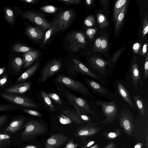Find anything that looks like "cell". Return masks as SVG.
Masks as SVG:
<instances>
[{
    "label": "cell",
    "mask_w": 148,
    "mask_h": 148,
    "mask_svg": "<svg viewBox=\"0 0 148 148\" xmlns=\"http://www.w3.org/2000/svg\"><path fill=\"white\" fill-rule=\"evenodd\" d=\"M95 19L92 14L89 15L86 17L84 21V25L88 27L93 26L95 25Z\"/></svg>",
    "instance_id": "1f68e13d"
},
{
    "label": "cell",
    "mask_w": 148,
    "mask_h": 148,
    "mask_svg": "<svg viewBox=\"0 0 148 148\" xmlns=\"http://www.w3.org/2000/svg\"><path fill=\"white\" fill-rule=\"evenodd\" d=\"M32 50L33 49L29 47L18 43L14 45L12 51L13 52L25 53Z\"/></svg>",
    "instance_id": "d4e9b609"
},
{
    "label": "cell",
    "mask_w": 148,
    "mask_h": 148,
    "mask_svg": "<svg viewBox=\"0 0 148 148\" xmlns=\"http://www.w3.org/2000/svg\"><path fill=\"white\" fill-rule=\"evenodd\" d=\"M23 111L25 113L31 115L38 117L42 116V115L41 114L36 111L27 109H24L23 110Z\"/></svg>",
    "instance_id": "b9f144b4"
},
{
    "label": "cell",
    "mask_w": 148,
    "mask_h": 148,
    "mask_svg": "<svg viewBox=\"0 0 148 148\" xmlns=\"http://www.w3.org/2000/svg\"><path fill=\"white\" fill-rule=\"evenodd\" d=\"M97 21L99 27L101 28L108 26L109 23L106 16L103 14L99 13L97 15Z\"/></svg>",
    "instance_id": "f1b7e54d"
},
{
    "label": "cell",
    "mask_w": 148,
    "mask_h": 148,
    "mask_svg": "<svg viewBox=\"0 0 148 148\" xmlns=\"http://www.w3.org/2000/svg\"><path fill=\"white\" fill-rule=\"evenodd\" d=\"M46 130V127L42 124L36 120L31 121L26 125L22 133L21 139L23 140H27L32 138L44 133Z\"/></svg>",
    "instance_id": "7a4b0ae2"
},
{
    "label": "cell",
    "mask_w": 148,
    "mask_h": 148,
    "mask_svg": "<svg viewBox=\"0 0 148 148\" xmlns=\"http://www.w3.org/2000/svg\"><path fill=\"white\" fill-rule=\"evenodd\" d=\"M41 93L45 103L49 109L51 111H54L55 108L47 93L43 91H42Z\"/></svg>",
    "instance_id": "f546056e"
},
{
    "label": "cell",
    "mask_w": 148,
    "mask_h": 148,
    "mask_svg": "<svg viewBox=\"0 0 148 148\" xmlns=\"http://www.w3.org/2000/svg\"><path fill=\"white\" fill-rule=\"evenodd\" d=\"M121 53V51L120 49L116 51L114 54L111 59V62L113 64L115 63L117 60Z\"/></svg>",
    "instance_id": "f6af8a7d"
},
{
    "label": "cell",
    "mask_w": 148,
    "mask_h": 148,
    "mask_svg": "<svg viewBox=\"0 0 148 148\" xmlns=\"http://www.w3.org/2000/svg\"><path fill=\"white\" fill-rule=\"evenodd\" d=\"M108 47V42L107 39L104 38L102 39L101 48L99 52H104L106 51Z\"/></svg>",
    "instance_id": "d590c367"
},
{
    "label": "cell",
    "mask_w": 148,
    "mask_h": 148,
    "mask_svg": "<svg viewBox=\"0 0 148 148\" xmlns=\"http://www.w3.org/2000/svg\"><path fill=\"white\" fill-rule=\"evenodd\" d=\"M3 9L5 19L9 24L14 25V16L13 9L10 7L6 6H4Z\"/></svg>",
    "instance_id": "603a6c76"
},
{
    "label": "cell",
    "mask_w": 148,
    "mask_h": 148,
    "mask_svg": "<svg viewBox=\"0 0 148 148\" xmlns=\"http://www.w3.org/2000/svg\"><path fill=\"white\" fill-rule=\"evenodd\" d=\"M88 61L92 68L99 73L105 74L106 66L110 65L109 62L95 56L89 58Z\"/></svg>",
    "instance_id": "4fadbf2b"
},
{
    "label": "cell",
    "mask_w": 148,
    "mask_h": 148,
    "mask_svg": "<svg viewBox=\"0 0 148 148\" xmlns=\"http://www.w3.org/2000/svg\"><path fill=\"white\" fill-rule=\"evenodd\" d=\"M23 148H39L37 146L34 145H28L25 146Z\"/></svg>",
    "instance_id": "9f6ffc18"
},
{
    "label": "cell",
    "mask_w": 148,
    "mask_h": 148,
    "mask_svg": "<svg viewBox=\"0 0 148 148\" xmlns=\"http://www.w3.org/2000/svg\"><path fill=\"white\" fill-rule=\"evenodd\" d=\"M24 120V118L22 117L13 121L7 127V130H10L13 133L17 132L22 125Z\"/></svg>",
    "instance_id": "ffe728a7"
},
{
    "label": "cell",
    "mask_w": 148,
    "mask_h": 148,
    "mask_svg": "<svg viewBox=\"0 0 148 148\" xmlns=\"http://www.w3.org/2000/svg\"><path fill=\"white\" fill-rule=\"evenodd\" d=\"M8 77L7 75H5L0 78V87L3 86L7 82Z\"/></svg>",
    "instance_id": "7dc6e473"
},
{
    "label": "cell",
    "mask_w": 148,
    "mask_h": 148,
    "mask_svg": "<svg viewBox=\"0 0 148 148\" xmlns=\"http://www.w3.org/2000/svg\"><path fill=\"white\" fill-rule=\"evenodd\" d=\"M62 66L61 62L59 60L54 59L48 62L42 71L40 82H43L56 73Z\"/></svg>",
    "instance_id": "8992f818"
},
{
    "label": "cell",
    "mask_w": 148,
    "mask_h": 148,
    "mask_svg": "<svg viewBox=\"0 0 148 148\" xmlns=\"http://www.w3.org/2000/svg\"><path fill=\"white\" fill-rule=\"evenodd\" d=\"M136 57L134 56L131 66V74L132 83L136 88L138 89V83L140 86L142 87L143 82L140 76L138 65L136 62Z\"/></svg>",
    "instance_id": "9a60e30c"
},
{
    "label": "cell",
    "mask_w": 148,
    "mask_h": 148,
    "mask_svg": "<svg viewBox=\"0 0 148 148\" xmlns=\"http://www.w3.org/2000/svg\"><path fill=\"white\" fill-rule=\"evenodd\" d=\"M65 94L71 103L74 107L78 114H81L80 108L88 113L95 114L94 112L91 109L89 105L85 99L75 96L66 91H65Z\"/></svg>",
    "instance_id": "5b68a950"
},
{
    "label": "cell",
    "mask_w": 148,
    "mask_h": 148,
    "mask_svg": "<svg viewBox=\"0 0 148 148\" xmlns=\"http://www.w3.org/2000/svg\"><path fill=\"white\" fill-rule=\"evenodd\" d=\"M127 1H127L124 5L122 11L119 14L116 21L115 30L116 33L118 32L122 25L127 9L128 3Z\"/></svg>",
    "instance_id": "7402d4cb"
},
{
    "label": "cell",
    "mask_w": 148,
    "mask_h": 148,
    "mask_svg": "<svg viewBox=\"0 0 148 148\" xmlns=\"http://www.w3.org/2000/svg\"><path fill=\"white\" fill-rule=\"evenodd\" d=\"M23 18L27 19L36 25L38 26L44 31L48 29L51 23L48 22L44 16L40 14L34 12L30 11H26L22 15Z\"/></svg>",
    "instance_id": "277c9868"
},
{
    "label": "cell",
    "mask_w": 148,
    "mask_h": 148,
    "mask_svg": "<svg viewBox=\"0 0 148 148\" xmlns=\"http://www.w3.org/2000/svg\"><path fill=\"white\" fill-rule=\"evenodd\" d=\"M31 86L29 82H26L15 85L7 88L5 90L7 93L18 94H23L27 92Z\"/></svg>",
    "instance_id": "2e32d148"
},
{
    "label": "cell",
    "mask_w": 148,
    "mask_h": 148,
    "mask_svg": "<svg viewBox=\"0 0 148 148\" xmlns=\"http://www.w3.org/2000/svg\"><path fill=\"white\" fill-rule=\"evenodd\" d=\"M67 139L68 137L64 135L53 134L47 140L44 148H58L64 144Z\"/></svg>",
    "instance_id": "7c38bea8"
},
{
    "label": "cell",
    "mask_w": 148,
    "mask_h": 148,
    "mask_svg": "<svg viewBox=\"0 0 148 148\" xmlns=\"http://www.w3.org/2000/svg\"><path fill=\"white\" fill-rule=\"evenodd\" d=\"M144 77L145 79H147L148 77V54L147 53L145 59L144 69Z\"/></svg>",
    "instance_id": "60d3db41"
},
{
    "label": "cell",
    "mask_w": 148,
    "mask_h": 148,
    "mask_svg": "<svg viewBox=\"0 0 148 148\" xmlns=\"http://www.w3.org/2000/svg\"><path fill=\"white\" fill-rule=\"evenodd\" d=\"M140 146L139 145H136L135 147V148H140Z\"/></svg>",
    "instance_id": "94428289"
},
{
    "label": "cell",
    "mask_w": 148,
    "mask_h": 148,
    "mask_svg": "<svg viewBox=\"0 0 148 148\" xmlns=\"http://www.w3.org/2000/svg\"><path fill=\"white\" fill-rule=\"evenodd\" d=\"M85 80L94 93L109 99H112L113 98V95L111 92L94 80L86 78Z\"/></svg>",
    "instance_id": "9c48e42d"
},
{
    "label": "cell",
    "mask_w": 148,
    "mask_h": 148,
    "mask_svg": "<svg viewBox=\"0 0 148 148\" xmlns=\"http://www.w3.org/2000/svg\"><path fill=\"white\" fill-rule=\"evenodd\" d=\"M6 119V116L5 115L0 116V127L5 123Z\"/></svg>",
    "instance_id": "816d5d0a"
},
{
    "label": "cell",
    "mask_w": 148,
    "mask_h": 148,
    "mask_svg": "<svg viewBox=\"0 0 148 148\" xmlns=\"http://www.w3.org/2000/svg\"><path fill=\"white\" fill-rule=\"evenodd\" d=\"M78 145V143H74L73 140H71L63 148H77Z\"/></svg>",
    "instance_id": "bcb514c9"
},
{
    "label": "cell",
    "mask_w": 148,
    "mask_h": 148,
    "mask_svg": "<svg viewBox=\"0 0 148 148\" xmlns=\"http://www.w3.org/2000/svg\"><path fill=\"white\" fill-rule=\"evenodd\" d=\"M122 114L123 116V124L125 129L126 130H129L130 128V123L129 121L127 119V114L123 112Z\"/></svg>",
    "instance_id": "f35d334b"
},
{
    "label": "cell",
    "mask_w": 148,
    "mask_h": 148,
    "mask_svg": "<svg viewBox=\"0 0 148 148\" xmlns=\"http://www.w3.org/2000/svg\"><path fill=\"white\" fill-rule=\"evenodd\" d=\"M74 16L73 11L67 9L59 13L56 18L60 30H64L70 25Z\"/></svg>",
    "instance_id": "ba28073f"
},
{
    "label": "cell",
    "mask_w": 148,
    "mask_h": 148,
    "mask_svg": "<svg viewBox=\"0 0 148 148\" xmlns=\"http://www.w3.org/2000/svg\"><path fill=\"white\" fill-rule=\"evenodd\" d=\"M72 61L73 64V67L75 70L79 72L86 75L95 80L99 81L103 84L105 83L103 79L94 73L80 61L77 59L74 58L72 60Z\"/></svg>",
    "instance_id": "8fae6325"
},
{
    "label": "cell",
    "mask_w": 148,
    "mask_h": 148,
    "mask_svg": "<svg viewBox=\"0 0 148 148\" xmlns=\"http://www.w3.org/2000/svg\"><path fill=\"white\" fill-rule=\"evenodd\" d=\"M63 113L75 123L80 124L81 123L80 119L77 115V113H75L73 111L69 110H63Z\"/></svg>",
    "instance_id": "83f0119b"
},
{
    "label": "cell",
    "mask_w": 148,
    "mask_h": 148,
    "mask_svg": "<svg viewBox=\"0 0 148 148\" xmlns=\"http://www.w3.org/2000/svg\"><path fill=\"white\" fill-rule=\"evenodd\" d=\"M38 66V64L36 63L23 73L18 78L17 82L24 81L29 78L36 71Z\"/></svg>",
    "instance_id": "44dd1931"
},
{
    "label": "cell",
    "mask_w": 148,
    "mask_h": 148,
    "mask_svg": "<svg viewBox=\"0 0 148 148\" xmlns=\"http://www.w3.org/2000/svg\"><path fill=\"white\" fill-rule=\"evenodd\" d=\"M102 39L101 38H98L95 40L93 49L94 51H99L100 50Z\"/></svg>",
    "instance_id": "74e56055"
},
{
    "label": "cell",
    "mask_w": 148,
    "mask_h": 148,
    "mask_svg": "<svg viewBox=\"0 0 148 148\" xmlns=\"http://www.w3.org/2000/svg\"><path fill=\"white\" fill-rule=\"evenodd\" d=\"M67 38L70 44L69 48L73 52L84 48L85 45L87 44L85 36L80 32H73L67 36Z\"/></svg>",
    "instance_id": "3957f363"
},
{
    "label": "cell",
    "mask_w": 148,
    "mask_h": 148,
    "mask_svg": "<svg viewBox=\"0 0 148 148\" xmlns=\"http://www.w3.org/2000/svg\"><path fill=\"white\" fill-rule=\"evenodd\" d=\"M39 52L37 50H32L24 53L23 54V61L24 67H28L39 57Z\"/></svg>",
    "instance_id": "e0dca14e"
},
{
    "label": "cell",
    "mask_w": 148,
    "mask_h": 148,
    "mask_svg": "<svg viewBox=\"0 0 148 148\" xmlns=\"http://www.w3.org/2000/svg\"><path fill=\"white\" fill-rule=\"evenodd\" d=\"M132 97L139 111L141 114L144 115L145 114V109L143 99L138 95L133 96Z\"/></svg>",
    "instance_id": "484cf974"
},
{
    "label": "cell",
    "mask_w": 148,
    "mask_h": 148,
    "mask_svg": "<svg viewBox=\"0 0 148 148\" xmlns=\"http://www.w3.org/2000/svg\"><path fill=\"white\" fill-rule=\"evenodd\" d=\"M117 88L119 94L123 99L131 107L134 109H136V107L132 101L128 92L121 83H119L118 84Z\"/></svg>",
    "instance_id": "d6986e66"
},
{
    "label": "cell",
    "mask_w": 148,
    "mask_h": 148,
    "mask_svg": "<svg viewBox=\"0 0 148 148\" xmlns=\"http://www.w3.org/2000/svg\"><path fill=\"white\" fill-rule=\"evenodd\" d=\"M40 9L45 12L51 14L55 13L57 10V8L56 7L52 5L43 6L41 7Z\"/></svg>",
    "instance_id": "d6a6232c"
},
{
    "label": "cell",
    "mask_w": 148,
    "mask_h": 148,
    "mask_svg": "<svg viewBox=\"0 0 148 148\" xmlns=\"http://www.w3.org/2000/svg\"><path fill=\"white\" fill-rule=\"evenodd\" d=\"M99 1L100 2L101 4H102V5L103 6H104L105 7H107V1L100 0H99Z\"/></svg>",
    "instance_id": "11a10c76"
},
{
    "label": "cell",
    "mask_w": 148,
    "mask_h": 148,
    "mask_svg": "<svg viewBox=\"0 0 148 148\" xmlns=\"http://www.w3.org/2000/svg\"><path fill=\"white\" fill-rule=\"evenodd\" d=\"M50 99L59 105L62 104L63 103L58 95L55 93H47Z\"/></svg>",
    "instance_id": "836d02e7"
},
{
    "label": "cell",
    "mask_w": 148,
    "mask_h": 148,
    "mask_svg": "<svg viewBox=\"0 0 148 148\" xmlns=\"http://www.w3.org/2000/svg\"><path fill=\"white\" fill-rule=\"evenodd\" d=\"M23 63V59L19 57H16L12 60V65L15 71H18L21 69Z\"/></svg>",
    "instance_id": "4316f807"
},
{
    "label": "cell",
    "mask_w": 148,
    "mask_h": 148,
    "mask_svg": "<svg viewBox=\"0 0 148 148\" xmlns=\"http://www.w3.org/2000/svg\"><path fill=\"white\" fill-rule=\"evenodd\" d=\"M97 31L96 28H89L87 30L86 32V34L90 39H92Z\"/></svg>",
    "instance_id": "ab89813d"
},
{
    "label": "cell",
    "mask_w": 148,
    "mask_h": 148,
    "mask_svg": "<svg viewBox=\"0 0 148 148\" xmlns=\"http://www.w3.org/2000/svg\"><path fill=\"white\" fill-rule=\"evenodd\" d=\"M4 98L16 103L24 107L32 108H37V105L32 100L23 96L5 93L1 95Z\"/></svg>",
    "instance_id": "52a82bcc"
},
{
    "label": "cell",
    "mask_w": 148,
    "mask_h": 148,
    "mask_svg": "<svg viewBox=\"0 0 148 148\" xmlns=\"http://www.w3.org/2000/svg\"><path fill=\"white\" fill-rule=\"evenodd\" d=\"M11 137L5 134H0V148L2 147L4 140L10 139Z\"/></svg>",
    "instance_id": "7bdbcfd3"
},
{
    "label": "cell",
    "mask_w": 148,
    "mask_h": 148,
    "mask_svg": "<svg viewBox=\"0 0 148 148\" xmlns=\"http://www.w3.org/2000/svg\"><path fill=\"white\" fill-rule=\"evenodd\" d=\"M60 30L58 22L55 18L54 20L51 23L50 26L49 28L46 32L42 46H43L45 45L52 36L55 33Z\"/></svg>",
    "instance_id": "ac0fdd59"
},
{
    "label": "cell",
    "mask_w": 148,
    "mask_h": 148,
    "mask_svg": "<svg viewBox=\"0 0 148 148\" xmlns=\"http://www.w3.org/2000/svg\"><path fill=\"white\" fill-rule=\"evenodd\" d=\"M127 1L126 0H119L115 3L113 11V17L115 21H116L119 14L122 11Z\"/></svg>",
    "instance_id": "cb8c5ba5"
},
{
    "label": "cell",
    "mask_w": 148,
    "mask_h": 148,
    "mask_svg": "<svg viewBox=\"0 0 148 148\" xmlns=\"http://www.w3.org/2000/svg\"><path fill=\"white\" fill-rule=\"evenodd\" d=\"M5 67L0 68V75L3 73L5 71Z\"/></svg>",
    "instance_id": "6f0895ef"
},
{
    "label": "cell",
    "mask_w": 148,
    "mask_h": 148,
    "mask_svg": "<svg viewBox=\"0 0 148 148\" xmlns=\"http://www.w3.org/2000/svg\"><path fill=\"white\" fill-rule=\"evenodd\" d=\"M108 136L110 137H114L116 136V134L114 133H110L108 134Z\"/></svg>",
    "instance_id": "680465c9"
},
{
    "label": "cell",
    "mask_w": 148,
    "mask_h": 148,
    "mask_svg": "<svg viewBox=\"0 0 148 148\" xmlns=\"http://www.w3.org/2000/svg\"><path fill=\"white\" fill-rule=\"evenodd\" d=\"M57 1L66 4L67 6L72 5H78L82 1L81 0H58Z\"/></svg>",
    "instance_id": "8d00e7d4"
},
{
    "label": "cell",
    "mask_w": 148,
    "mask_h": 148,
    "mask_svg": "<svg viewBox=\"0 0 148 148\" xmlns=\"http://www.w3.org/2000/svg\"><path fill=\"white\" fill-rule=\"evenodd\" d=\"M59 120L60 123L63 125L69 124L72 122V120L64 114L59 116Z\"/></svg>",
    "instance_id": "e575fe53"
},
{
    "label": "cell",
    "mask_w": 148,
    "mask_h": 148,
    "mask_svg": "<svg viewBox=\"0 0 148 148\" xmlns=\"http://www.w3.org/2000/svg\"><path fill=\"white\" fill-rule=\"evenodd\" d=\"M142 37L143 38L148 32V22L147 15L145 14L142 22Z\"/></svg>",
    "instance_id": "4dcf8cb0"
},
{
    "label": "cell",
    "mask_w": 148,
    "mask_h": 148,
    "mask_svg": "<svg viewBox=\"0 0 148 148\" xmlns=\"http://www.w3.org/2000/svg\"><path fill=\"white\" fill-rule=\"evenodd\" d=\"M94 1L93 0H86L85 3L87 7L90 6Z\"/></svg>",
    "instance_id": "db71d44e"
},
{
    "label": "cell",
    "mask_w": 148,
    "mask_h": 148,
    "mask_svg": "<svg viewBox=\"0 0 148 148\" xmlns=\"http://www.w3.org/2000/svg\"><path fill=\"white\" fill-rule=\"evenodd\" d=\"M147 43H145L143 45L142 50L141 53L142 55L143 56H144L146 55V54L147 53Z\"/></svg>",
    "instance_id": "681fc988"
},
{
    "label": "cell",
    "mask_w": 148,
    "mask_h": 148,
    "mask_svg": "<svg viewBox=\"0 0 148 148\" xmlns=\"http://www.w3.org/2000/svg\"><path fill=\"white\" fill-rule=\"evenodd\" d=\"M133 48L135 53L140 54L141 53V47L139 43L137 42L135 43L133 46Z\"/></svg>",
    "instance_id": "ee69618b"
},
{
    "label": "cell",
    "mask_w": 148,
    "mask_h": 148,
    "mask_svg": "<svg viewBox=\"0 0 148 148\" xmlns=\"http://www.w3.org/2000/svg\"><path fill=\"white\" fill-rule=\"evenodd\" d=\"M94 142L93 141H92L90 142L87 144V147H89L90 146H91L94 143Z\"/></svg>",
    "instance_id": "91938a15"
},
{
    "label": "cell",
    "mask_w": 148,
    "mask_h": 148,
    "mask_svg": "<svg viewBox=\"0 0 148 148\" xmlns=\"http://www.w3.org/2000/svg\"><path fill=\"white\" fill-rule=\"evenodd\" d=\"M55 80L69 88L77 91L84 95L93 99L95 98L86 86L78 81L64 75H60L57 77Z\"/></svg>",
    "instance_id": "6da1fadb"
},
{
    "label": "cell",
    "mask_w": 148,
    "mask_h": 148,
    "mask_svg": "<svg viewBox=\"0 0 148 148\" xmlns=\"http://www.w3.org/2000/svg\"><path fill=\"white\" fill-rule=\"evenodd\" d=\"M22 2L29 4H34L38 3L39 0H20Z\"/></svg>",
    "instance_id": "f907efd6"
},
{
    "label": "cell",
    "mask_w": 148,
    "mask_h": 148,
    "mask_svg": "<svg viewBox=\"0 0 148 148\" xmlns=\"http://www.w3.org/2000/svg\"><path fill=\"white\" fill-rule=\"evenodd\" d=\"M95 103L100 106L103 112L108 118L115 116L118 111V107L114 102H107L99 100Z\"/></svg>",
    "instance_id": "30bf717a"
},
{
    "label": "cell",
    "mask_w": 148,
    "mask_h": 148,
    "mask_svg": "<svg viewBox=\"0 0 148 148\" xmlns=\"http://www.w3.org/2000/svg\"><path fill=\"white\" fill-rule=\"evenodd\" d=\"M24 33L31 39L36 41L40 40L44 36V30L41 28L30 25H28L25 27Z\"/></svg>",
    "instance_id": "5bb4252c"
},
{
    "label": "cell",
    "mask_w": 148,
    "mask_h": 148,
    "mask_svg": "<svg viewBox=\"0 0 148 148\" xmlns=\"http://www.w3.org/2000/svg\"><path fill=\"white\" fill-rule=\"evenodd\" d=\"M12 106L7 105H0V111H6Z\"/></svg>",
    "instance_id": "c3c4849f"
},
{
    "label": "cell",
    "mask_w": 148,
    "mask_h": 148,
    "mask_svg": "<svg viewBox=\"0 0 148 148\" xmlns=\"http://www.w3.org/2000/svg\"><path fill=\"white\" fill-rule=\"evenodd\" d=\"M77 115L79 119H82L86 121H87L89 120V117L83 114H78L77 113Z\"/></svg>",
    "instance_id": "f5cc1de1"
}]
</instances>
